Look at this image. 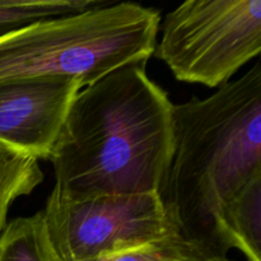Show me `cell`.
Masks as SVG:
<instances>
[{
	"mask_svg": "<svg viewBox=\"0 0 261 261\" xmlns=\"http://www.w3.org/2000/svg\"><path fill=\"white\" fill-rule=\"evenodd\" d=\"M173 150L158 191L173 231L203 260L227 257L223 212L261 175V69L173 106Z\"/></svg>",
	"mask_w": 261,
	"mask_h": 261,
	"instance_id": "cell-2",
	"label": "cell"
},
{
	"mask_svg": "<svg viewBox=\"0 0 261 261\" xmlns=\"http://www.w3.org/2000/svg\"><path fill=\"white\" fill-rule=\"evenodd\" d=\"M106 0H0V37L25 25L81 13Z\"/></svg>",
	"mask_w": 261,
	"mask_h": 261,
	"instance_id": "cell-10",
	"label": "cell"
},
{
	"mask_svg": "<svg viewBox=\"0 0 261 261\" xmlns=\"http://www.w3.org/2000/svg\"><path fill=\"white\" fill-rule=\"evenodd\" d=\"M82 88L84 84L74 78L0 83V143L38 161L50 160Z\"/></svg>",
	"mask_w": 261,
	"mask_h": 261,
	"instance_id": "cell-6",
	"label": "cell"
},
{
	"mask_svg": "<svg viewBox=\"0 0 261 261\" xmlns=\"http://www.w3.org/2000/svg\"><path fill=\"white\" fill-rule=\"evenodd\" d=\"M205 261H233V260H229L227 259V257H216V259H209Z\"/></svg>",
	"mask_w": 261,
	"mask_h": 261,
	"instance_id": "cell-12",
	"label": "cell"
},
{
	"mask_svg": "<svg viewBox=\"0 0 261 261\" xmlns=\"http://www.w3.org/2000/svg\"><path fill=\"white\" fill-rule=\"evenodd\" d=\"M0 261H56L42 211L8 222L0 233Z\"/></svg>",
	"mask_w": 261,
	"mask_h": 261,
	"instance_id": "cell-8",
	"label": "cell"
},
{
	"mask_svg": "<svg viewBox=\"0 0 261 261\" xmlns=\"http://www.w3.org/2000/svg\"><path fill=\"white\" fill-rule=\"evenodd\" d=\"M42 214L58 261H89L177 236L158 194L70 200L51 191Z\"/></svg>",
	"mask_w": 261,
	"mask_h": 261,
	"instance_id": "cell-5",
	"label": "cell"
},
{
	"mask_svg": "<svg viewBox=\"0 0 261 261\" xmlns=\"http://www.w3.org/2000/svg\"><path fill=\"white\" fill-rule=\"evenodd\" d=\"M148 61L114 69L74 98L51 153L53 191L70 200L158 194L173 150V106Z\"/></svg>",
	"mask_w": 261,
	"mask_h": 261,
	"instance_id": "cell-1",
	"label": "cell"
},
{
	"mask_svg": "<svg viewBox=\"0 0 261 261\" xmlns=\"http://www.w3.org/2000/svg\"><path fill=\"white\" fill-rule=\"evenodd\" d=\"M153 55L177 81L221 88L261 51L260 0H189L166 14Z\"/></svg>",
	"mask_w": 261,
	"mask_h": 261,
	"instance_id": "cell-4",
	"label": "cell"
},
{
	"mask_svg": "<svg viewBox=\"0 0 261 261\" xmlns=\"http://www.w3.org/2000/svg\"><path fill=\"white\" fill-rule=\"evenodd\" d=\"M58 261V260H56ZM89 261H205L180 237L105 255Z\"/></svg>",
	"mask_w": 261,
	"mask_h": 261,
	"instance_id": "cell-11",
	"label": "cell"
},
{
	"mask_svg": "<svg viewBox=\"0 0 261 261\" xmlns=\"http://www.w3.org/2000/svg\"><path fill=\"white\" fill-rule=\"evenodd\" d=\"M42 181L43 172L38 160L0 143V233L7 226L13 203L33 193Z\"/></svg>",
	"mask_w": 261,
	"mask_h": 261,
	"instance_id": "cell-9",
	"label": "cell"
},
{
	"mask_svg": "<svg viewBox=\"0 0 261 261\" xmlns=\"http://www.w3.org/2000/svg\"><path fill=\"white\" fill-rule=\"evenodd\" d=\"M222 222L228 250H239L247 261H261V175L229 201Z\"/></svg>",
	"mask_w": 261,
	"mask_h": 261,
	"instance_id": "cell-7",
	"label": "cell"
},
{
	"mask_svg": "<svg viewBox=\"0 0 261 261\" xmlns=\"http://www.w3.org/2000/svg\"><path fill=\"white\" fill-rule=\"evenodd\" d=\"M160 23L155 8L106 0L25 25L0 37V83L74 78L87 87L125 64L149 60Z\"/></svg>",
	"mask_w": 261,
	"mask_h": 261,
	"instance_id": "cell-3",
	"label": "cell"
}]
</instances>
